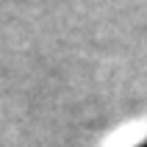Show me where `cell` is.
Here are the masks:
<instances>
[{
	"mask_svg": "<svg viewBox=\"0 0 147 147\" xmlns=\"http://www.w3.org/2000/svg\"><path fill=\"white\" fill-rule=\"evenodd\" d=\"M142 147H147V144H142Z\"/></svg>",
	"mask_w": 147,
	"mask_h": 147,
	"instance_id": "cell-1",
	"label": "cell"
}]
</instances>
